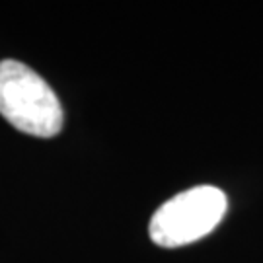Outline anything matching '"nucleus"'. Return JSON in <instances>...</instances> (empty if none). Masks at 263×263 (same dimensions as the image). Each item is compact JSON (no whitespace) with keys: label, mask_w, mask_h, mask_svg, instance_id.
<instances>
[{"label":"nucleus","mask_w":263,"mask_h":263,"mask_svg":"<svg viewBox=\"0 0 263 263\" xmlns=\"http://www.w3.org/2000/svg\"><path fill=\"white\" fill-rule=\"evenodd\" d=\"M0 115L18 131L49 139L63 129L65 113L57 94L28 65L0 63Z\"/></svg>","instance_id":"f257e3e1"},{"label":"nucleus","mask_w":263,"mask_h":263,"mask_svg":"<svg viewBox=\"0 0 263 263\" xmlns=\"http://www.w3.org/2000/svg\"><path fill=\"white\" fill-rule=\"evenodd\" d=\"M226 195L213 185H197L166 201L151 218L152 242L160 248H179L197 242L222 220Z\"/></svg>","instance_id":"f03ea898"}]
</instances>
